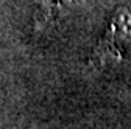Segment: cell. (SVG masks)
Returning <instances> with one entry per match:
<instances>
[{"instance_id":"obj_1","label":"cell","mask_w":131,"mask_h":129,"mask_svg":"<svg viewBox=\"0 0 131 129\" xmlns=\"http://www.w3.org/2000/svg\"><path fill=\"white\" fill-rule=\"evenodd\" d=\"M131 27V6L125 8L120 11L116 19L112 20L111 28L108 30L106 36L100 42V48H98V58L100 61H105V58L111 56H120V42L125 41V30Z\"/></svg>"},{"instance_id":"obj_2","label":"cell","mask_w":131,"mask_h":129,"mask_svg":"<svg viewBox=\"0 0 131 129\" xmlns=\"http://www.w3.org/2000/svg\"><path fill=\"white\" fill-rule=\"evenodd\" d=\"M64 3V0H44V6H42V11H44V20H47L53 12H56L58 6H61Z\"/></svg>"}]
</instances>
